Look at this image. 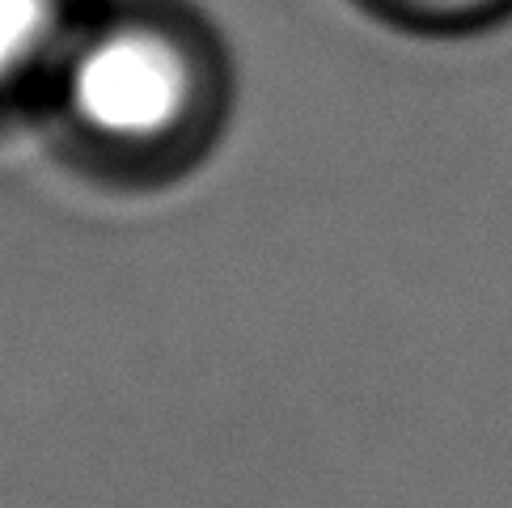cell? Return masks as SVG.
Wrapping results in <instances>:
<instances>
[{"instance_id": "1", "label": "cell", "mask_w": 512, "mask_h": 508, "mask_svg": "<svg viewBox=\"0 0 512 508\" xmlns=\"http://www.w3.org/2000/svg\"><path fill=\"white\" fill-rule=\"evenodd\" d=\"M51 85L72 132L127 161L166 157L204 127L212 102L199 34L136 9L77 22Z\"/></svg>"}, {"instance_id": "2", "label": "cell", "mask_w": 512, "mask_h": 508, "mask_svg": "<svg viewBox=\"0 0 512 508\" xmlns=\"http://www.w3.org/2000/svg\"><path fill=\"white\" fill-rule=\"evenodd\" d=\"M68 0H0V98L56 72L72 39Z\"/></svg>"}, {"instance_id": "3", "label": "cell", "mask_w": 512, "mask_h": 508, "mask_svg": "<svg viewBox=\"0 0 512 508\" xmlns=\"http://www.w3.org/2000/svg\"><path fill=\"white\" fill-rule=\"evenodd\" d=\"M394 22L428 34H483L512 17V0H373Z\"/></svg>"}]
</instances>
